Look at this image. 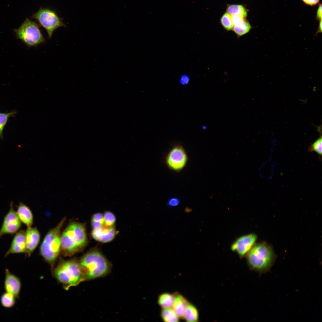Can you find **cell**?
Instances as JSON below:
<instances>
[{
    "instance_id": "cell-1",
    "label": "cell",
    "mask_w": 322,
    "mask_h": 322,
    "mask_svg": "<svg viewBox=\"0 0 322 322\" xmlns=\"http://www.w3.org/2000/svg\"><path fill=\"white\" fill-rule=\"evenodd\" d=\"M61 251L66 256H70L83 250L88 239L84 225L77 222L70 223L61 234Z\"/></svg>"
},
{
    "instance_id": "cell-2",
    "label": "cell",
    "mask_w": 322,
    "mask_h": 322,
    "mask_svg": "<svg viewBox=\"0 0 322 322\" xmlns=\"http://www.w3.org/2000/svg\"><path fill=\"white\" fill-rule=\"evenodd\" d=\"M86 280L104 276L111 270V264L97 248L91 249L86 253L79 261Z\"/></svg>"
},
{
    "instance_id": "cell-3",
    "label": "cell",
    "mask_w": 322,
    "mask_h": 322,
    "mask_svg": "<svg viewBox=\"0 0 322 322\" xmlns=\"http://www.w3.org/2000/svg\"><path fill=\"white\" fill-rule=\"evenodd\" d=\"M246 256L250 268L260 273L269 271L275 258L272 247L265 242L255 244Z\"/></svg>"
},
{
    "instance_id": "cell-4",
    "label": "cell",
    "mask_w": 322,
    "mask_h": 322,
    "mask_svg": "<svg viewBox=\"0 0 322 322\" xmlns=\"http://www.w3.org/2000/svg\"><path fill=\"white\" fill-rule=\"evenodd\" d=\"M53 274L66 290L86 280L79 261L74 259L61 262L54 269Z\"/></svg>"
},
{
    "instance_id": "cell-5",
    "label": "cell",
    "mask_w": 322,
    "mask_h": 322,
    "mask_svg": "<svg viewBox=\"0 0 322 322\" xmlns=\"http://www.w3.org/2000/svg\"><path fill=\"white\" fill-rule=\"evenodd\" d=\"M66 220L64 217L55 227L47 234L40 247V253L44 259L53 265L61 251V230Z\"/></svg>"
},
{
    "instance_id": "cell-6",
    "label": "cell",
    "mask_w": 322,
    "mask_h": 322,
    "mask_svg": "<svg viewBox=\"0 0 322 322\" xmlns=\"http://www.w3.org/2000/svg\"><path fill=\"white\" fill-rule=\"evenodd\" d=\"M14 31L17 38L29 47L37 46L46 41L38 25L28 18Z\"/></svg>"
},
{
    "instance_id": "cell-7",
    "label": "cell",
    "mask_w": 322,
    "mask_h": 322,
    "mask_svg": "<svg viewBox=\"0 0 322 322\" xmlns=\"http://www.w3.org/2000/svg\"><path fill=\"white\" fill-rule=\"evenodd\" d=\"M31 17L36 19L39 25L46 30L49 39L55 30L59 27L66 26L63 19L58 16L56 12L48 8L41 7Z\"/></svg>"
},
{
    "instance_id": "cell-8",
    "label": "cell",
    "mask_w": 322,
    "mask_h": 322,
    "mask_svg": "<svg viewBox=\"0 0 322 322\" xmlns=\"http://www.w3.org/2000/svg\"><path fill=\"white\" fill-rule=\"evenodd\" d=\"M188 160L185 150L182 145L177 144L168 153L165 157V162L169 169L178 173L186 166Z\"/></svg>"
},
{
    "instance_id": "cell-9",
    "label": "cell",
    "mask_w": 322,
    "mask_h": 322,
    "mask_svg": "<svg viewBox=\"0 0 322 322\" xmlns=\"http://www.w3.org/2000/svg\"><path fill=\"white\" fill-rule=\"evenodd\" d=\"M21 226V222L14 209L13 203L11 202L10 210L4 216L0 228V238L6 234L16 233L19 231Z\"/></svg>"
},
{
    "instance_id": "cell-10",
    "label": "cell",
    "mask_w": 322,
    "mask_h": 322,
    "mask_svg": "<svg viewBox=\"0 0 322 322\" xmlns=\"http://www.w3.org/2000/svg\"><path fill=\"white\" fill-rule=\"evenodd\" d=\"M257 238L254 233H250L236 239L232 244L231 249L241 258L245 256L256 244Z\"/></svg>"
},
{
    "instance_id": "cell-11",
    "label": "cell",
    "mask_w": 322,
    "mask_h": 322,
    "mask_svg": "<svg viewBox=\"0 0 322 322\" xmlns=\"http://www.w3.org/2000/svg\"><path fill=\"white\" fill-rule=\"evenodd\" d=\"M21 285L20 278L11 272L8 268H6L4 282V287L5 292L11 294L18 299Z\"/></svg>"
},
{
    "instance_id": "cell-12",
    "label": "cell",
    "mask_w": 322,
    "mask_h": 322,
    "mask_svg": "<svg viewBox=\"0 0 322 322\" xmlns=\"http://www.w3.org/2000/svg\"><path fill=\"white\" fill-rule=\"evenodd\" d=\"M116 234V230L114 226L109 227L104 225L99 228L92 229L91 232L92 236L94 239L103 243L112 241Z\"/></svg>"
},
{
    "instance_id": "cell-13",
    "label": "cell",
    "mask_w": 322,
    "mask_h": 322,
    "mask_svg": "<svg viewBox=\"0 0 322 322\" xmlns=\"http://www.w3.org/2000/svg\"><path fill=\"white\" fill-rule=\"evenodd\" d=\"M25 253V231L21 230L16 233L9 249L6 253L5 257H6L11 254Z\"/></svg>"
},
{
    "instance_id": "cell-14",
    "label": "cell",
    "mask_w": 322,
    "mask_h": 322,
    "mask_svg": "<svg viewBox=\"0 0 322 322\" xmlns=\"http://www.w3.org/2000/svg\"><path fill=\"white\" fill-rule=\"evenodd\" d=\"M26 253L30 256L37 246L40 241V233L36 227H27L25 231Z\"/></svg>"
},
{
    "instance_id": "cell-15",
    "label": "cell",
    "mask_w": 322,
    "mask_h": 322,
    "mask_svg": "<svg viewBox=\"0 0 322 322\" xmlns=\"http://www.w3.org/2000/svg\"><path fill=\"white\" fill-rule=\"evenodd\" d=\"M16 213L21 222L25 225L27 227L32 226L33 220V216L28 206L22 202H19Z\"/></svg>"
},
{
    "instance_id": "cell-16",
    "label": "cell",
    "mask_w": 322,
    "mask_h": 322,
    "mask_svg": "<svg viewBox=\"0 0 322 322\" xmlns=\"http://www.w3.org/2000/svg\"><path fill=\"white\" fill-rule=\"evenodd\" d=\"M173 309L179 318H184L185 308L188 301L181 295L177 292L174 294Z\"/></svg>"
},
{
    "instance_id": "cell-17",
    "label": "cell",
    "mask_w": 322,
    "mask_h": 322,
    "mask_svg": "<svg viewBox=\"0 0 322 322\" xmlns=\"http://www.w3.org/2000/svg\"><path fill=\"white\" fill-rule=\"evenodd\" d=\"M199 312L197 308L192 304L188 302L185 309L184 318L188 322H198Z\"/></svg>"
},
{
    "instance_id": "cell-18",
    "label": "cell",
    "mask_w": 322,
    "mask_h": 322,
    "mask_svg": "<svg viewBox=\"0 0 322 322\" xmlns=\"http://www.w3.org/2000/svg\"><path fill=\"white\" fill-rule=\"evenodd\" d=\"M227 12L231 16L237 15L245 19L247 12L245 7L241 5L229 4L227 6Z\"/></svg>"
},
{
    "instance_id": "cell-19",
    "label": "cell",
    "mask_w": 322,
    "mask_h": 322,
    "mask_svg": "<svg viewBox=\"0 0 322 322\" xmlns=\"http://www.w3.org/2000/svg\"><path fill=\"white\" fill-rule=\"evenodd\" d=\"M174 299V294L164 293L159 296L158 303L162 309L171 308L173 305Z\"/></svg>"
},
{
    "instance_id": "cell-20",
    "label": "cell",
    "mask_w": 322,
    "mask_h": 322,
    "mask_svg": "<svg viewBox=\"0 0 322 322\" xmlns=\"http://www.w3.org/2000/svg\"><path fill=\"white\" fill-rule=\"evenodd\" d=\"M16 298L11 294L5 292L1 295L0 302L1 305L6 308L13 307L16 303Z\"/></svg>"
},
{
    "instance_id": "cell-21",
    "label": "cell",
    "mask_w": 322,
    "mask_h": 322,
    "mask_svg": "<svg viewBox=\"0 0 322 322\" xmlns=\"http://www.w3.org/2000/svg\"><path fill=\"white\" fill-rule=\"evenodd\" d=\"M161 316L165 322H178L179 318L171 308L162 309Z\"/></svg>"
},
{
    "instance_id": "cell-22",
    "label": "cell",
    "mask_w": 322,
    "mask_h": 322,
    "mask_svg": "<svg viewBox=\"0 0 322 322\" xmlns=\"http://www.w3.org/2000/svg\"><path fill=\"white\" fill-rule=\"evenodd\" d=\"M252 27L249 22L244 20L241 23L233 27V30L237 35L239 37L248 32Z\"/></svg>"
},
{
    "instance_id": "cell-23",
    "label": "cell",
    "mask_w": 322,
    "mask_h": 322,
    "mask_svg": "<svg viewBox=\"0 0 322 322\" xmlns=\"http://www.w3.org/2000/svg\"><path fill=\"white\" fill-rule=\"evenodd\" d=\"M17 112L13 110L8 112H0V138H3V131L9 119L11 117H15Z\"/></svg>"
},
{
    "instance_id": "cell-24",
    "label": "cell",
    "mask_w": 322,
    "mask_h": 322,
    "mask_svg": "<svg viewBox=\"0 0 322 322\" xmlns=\"http://www.w3.org/2000/svg\"><path fill=\"white\" fill-rule=\"evenodd\" d=\"M91 225L92 229L97 228L103 225V214L100 213L94 214L91 218Z\"/></svg>"
},
{
    "instance_id": "cell-25",
    "label": "cell",
    "mask_w": 322,
    "mask_h": 322,
    "mask_svg": "<svg viewBox=\"0 0 322 322\" xmlns=\"http://www.w3.org/2000/svg\"><path fill=\"white\" fill-rule=\"evenodd\" d=\"M221 23L223 27L227 31L233 30V27L231 16L227 12L225 13L222 16L220 19Z\"/></svg>"
},
{
    "instance_id": "cell-26",
    "label": "cell",
    "mask_w": 322,
    "mask_h": 322,
    "mask_svg": "<svg viewBox=\"0 0 322 322\" xmlns=\"http://www.w3.org/2000/svg\"><path fill=\"white\" fill-rule=\"evenodd\" d=\"M104 225L107 227L114 226L116 217L114 214L109 211L105 212L103 214Z\"/></svg>"
},
{
    "instance_id": "cell-27",
    "label": "cell",
    "mask_w": 322,
    "mask_h": 322,
    "mask_svg": "<svg viewBox=\"0 0 322 322\" xmlns=\"http://www.w3.org/2000/svg\"><path fill=\"white\" fill-rule=\"evenodd\" d=\"M322 137L321 136L311 145L309 148L310 151H315L319 155H322Z\"/></svg>"
},
{
    "instance_id": "cell-28",
    "label": "cell",
    "mask_w": 322,
    "mask_h": 322,
    "mask_svg": "<svg viewBox=\"0 0 322 322\" xmlns=\"http://www.w3.org/2000/svg\"><path fill=\"white\" fill-rule=\"evenodd\" d=\"M180 203V200L177 197H173L169 199L167 202V205L170 207H174L179 205Z\"/></svg>"
},
{
    "instance_id": "cell-29",
    "label": "cell",
    "mask_w": 322,
    "mask_h": 322,
    "mask_svg": "<svg viewBox=\"0 0 322 322\" xmlns=\"http://www.w3.org/2000/svg\"><path fill=\"white\" fill-rule=\"evenodd\" d=\"M231 16L233 26L239 24L245 19L239 16L234 15Z\"/></svg>"
},
{
    "instance_id": "cell-30",
    "label": "cell",
    "mask_w": 322,
    "mask_h": 322,
    "mask_svg": "<svg viewBox=\"0 0 322 322\" xmlns=\"http://www.w3.org/2000/svg\"><path fill=\"white\" fill-rule=\"evenodd\" d=\"M190 80V78L189 76L186 74H183L181 75L179 78V83L182 85H186L188 84Z\"/></svg>"
},
{
    "instance_id": "cell-31",
    "label": "cell",
    "mask_w": 322,
    "mask_h": 322,
    "mask_svg": "<svg viewBox=\"0 0 322 322\" xmlns=\"http://www.w3.org/2000/svg\"><path fill=\"white\" fill-rule=\"evenodd\" d=\"M306 4L313 5L316 4L319 1V0H302Z\"/></svg>"
},
{
    "instance_id": "cell-32",
    "label": "cell",
    "mask_w": 322,
    "mask_h": 322,
    "mask_svg": "<svg viewBox=\"0 0 322 322\" xmlns=\"http://www.w3.org/2000/svg\"><path fill=\"white\" fill-rule=\"evenodd\" d=\"M317 17L319 20H322V5L321 4L319 5L317 10Z\"/></svg>"
},
{
    "instance_id": "cell-33",
    "label": "cell",
    "mask_w": 322,
    "mask_h": 322,
    "mask_svg": "<svg viewBox=\"0 0 322 322\" xmlns=\"http://www.w3.org/2000/svg\"><path fill=\"white\" fill-rule=\"evenodd\" d=\"M322 32V20H320L319 25L318 27V29L317 32L316 33V34H317L318 33L321 32Z\"/></svg>"
}]
</instances>
